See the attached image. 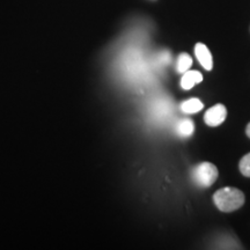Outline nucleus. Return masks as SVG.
I'll use <instances>...</instances> for the list:
<instances>
[{"label":"nucleus","mask_w":250,"mask_h":250,"mask_svg":"<svg viewBox=\"0 0 250 250\" xmlns=\"http://www.w3.org/2000/svg\"><path fill=\"white\" fill-rule=\"evenodd\" d=\"M213 203L221 212L236 211L245 204V193L236 188H221L214 192Z\"/></svg>","instance_id":"obj_1"},{"label":"nucleus","mask_w":250,"mask_h":250,"mask_svg":"<svg viewBox=\"0 0 250 250\" xmlns=\"http://www.w3.org/2000/svg\"><path fill=\"white\" fill-rule=\"evenodd\" d=\"M218 168L211 162L204 161L192 168L191 177L197 186L201 188H208L218 179Z\"/></svg>","instance_id":"obj_2"},{"label":"nucleus","mask_w":250,"mask_h":250,"mask_svg":"<svg viewBox=\"0 0 250 250\" xmlns=\"http://www.w3.org/2000/svg\"><path fill=\"white\" fill-rule=\"evenodd\" d=\"M227 117V109L224 104L218 103L205 111L204 122L208 126H219L223 124Z\"/></svg>","instance_id":"obj_3"},{"label":"nucleus","mask_w":250,"mask_h":250,"mask_svg":"<svg viewBox=\"0 0 250 250\" xmlns=\"http://www.w3.org/2000/svg\"><path fill=\"white\" fill-rule=\"evenodd\" d=\"M195 55L196 58L198 59L199 64L204 67V70H212V67H213V58H212L211 51L204 43H197L195 45Z\"/></svg>","instance_id":"obj_4"},{"label":"nucleus","mask_w":250,"mask_h":250,"mask_svg":"<svg viewBox=\"0 0 250 250\" xmlns=\"http://www.w3.org/2000/svg\"><path fill=\"white\" fill-rule=\"evenodd\" d=\"M203 81V76L201 72L198 71H190L188 70L184 72L182 79H181V87L184 90L191 89L193 86H196L197 83H201Z\"/></svg>","instance_id":"obj_5"},{"label":"nucleus","mask_w":250,"mask_h":250,"mask_svg":"<svg viewBox=\"0 0 250 250\" xmlns=\"http://www.w3.org/2000/svg\"><path fill=\"white\" fill-rule=\"evenodd\" d=\"M203 108H204V104L201 100L197 98H191L181 103V110L184 114H196V112L201 111Z\"/></svg>","instance_id":"obj_6"},{"label":"nucleus","mask_w":250,"mask_h":250,"mask_svg":"<svg viewBox=\"0 0 250 250\" xmlns=\"http://www.w3.org/2000/svg\"><path fill=\"white\" fill-rule=\"evenodd\" d=\"M176 131L179 133L180 137H183V138H187V137H190L195 131V124L189 118H184V120H181L179 123L176 124Z\"/></svg>","instance_id":"obj_7"},{"label":"nucleus","mask_w":250,"mask_h":250,"mask_svg":"<svg viewBox=\"0 0 250 250\" xmlns=\"http://www.w3.org/2000/svg\"><path fill=\"white\" fill-rule=\"evenodd\" d=\"M192 65V58L190 57L189 55L186 54V52H182V54L179 55L177 57V62H176V71L177 73H184L191 67Z\"/></svg>","instance_id":"obj_8"},{"label":"nucleus","mask_w":250,"mask_h":250,"mask_svg":"<svg viewBox=\"0 0 250 250\" xmlns=\"http://www.w3.org/2000/svg\"><path fill=\"white\" fill-rule=\"evenodd\" d=\"M239 168L243 176L250 177V153L246 154L241 160H240Z\"/></svg>","instance_id":"obj_9"},{"label":"nucleus","mask_w":250,"mask_h":250,"mask_svg":"<svg viewBox=\"0 0 250 250\" xmlns=\"http://www.w3.org/2000/svg\"><path fill=\"white\" fill-rule=\"evenodd\" d=\"M246 133H247V136L249 137L250 138V123L247 125V129H246Z\"/></svg>","instance_id":"obj_10"}]
</instances>
